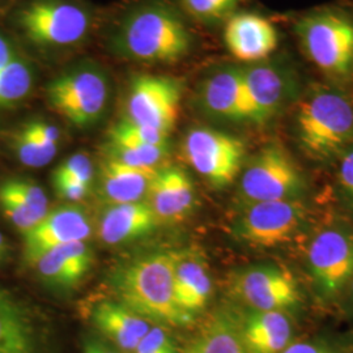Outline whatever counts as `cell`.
I'll list each match as a JSON object with an SVG mask.
<instances>
[{
  "label": "cell",
  "mask_w": 353,
  "mask_h": 353,
  "mask_svg": "<svg viewBox=\"0 0 353 353\" xmlns=\"http://www.w3.org/2000/svg\"><path fill=\"white\" fill-rule=\"evenodd\" d=\"M309 61L335 81L353 77V17L335 8L303 16L294 26Z\"/></svg>",
  "instance_id": "277c9868"
},
{
  "label": "cell",
  "mask_w": 353,
  "mask_h": 353,
  "mask_svg": "<svg viewBox=\"0 0 353 353\" xmlns=\"http://www.w3.org/2000/svg\"><path fill=\"white\" fill-rule=\"evenodd\" d=\"M338 178L345 195L353 202V145L341 156Z\"/></svg>",
  "instance_id": "e575fe53"
},
{
  "label": "cell",
  "mask_w": 353,
  "mask_h": 353,
  "mask_svg": "<svg viewBox=\"0 0 353 353\" xmlns=\"http://www.w3.org/2000/svg\"><path fill=\"white\" fill-rule=\"evenodd\" d=\"M83 353H122L117 347H110L109 343L97 339L88 338L83 344Z\"/></svg>",
  "instance_id": "74e56055"
},
{
  "label": "cell",
  "mask_w": 353,
  "mask_h": 353,
  "mask_svg": "<svg viewBox=\"0 0 353 353\" xmlns=\"http://www.w3.org/2000/svg\"><path fill=\"white\" fill-rule=\"evenodd\" d=\"M234 294L252 310L287 312L300 303V290L294 278L278 265H252L234 275Z\"/></svg>",
  "instance_id": "8fae6325"
},
{
  "label": "cell",
  "mask_w": 353,
  "mask_h": 353,
  "mask_svg": "<svg viewBox=\"0 0 353 353\" xmlns=\"http://www.w3.org/2000/svg\"><path fill=\"white\" fill-rule=\"evenodd\" d=\"M159 168H140L106 159L102 165L101 189L110 204L141 202L147 198Z\"/></svg>",
  "instance_id": "cb8c5ba5"
},
{
  "label": "cell",
  "mask_w": 353,
  "mask_h": 353,
  "mask_svg": "<svg viewBox=\"0 0 353 353\" xmlns=\"http://www.w3.org/2000/svg\"><path fill=\"white\" fill-rule=\"evenodd\" d=\"M181 99V80L169 76H137L127 96L126 119L170 135L179 117Z\"/></svg>",
  "instance_id": "9c48e42d"
},
{
  "label": "cell",
  "mask_w": 353,
  "mask_h": 353,
  "mask_svg": "<svg viewBox=\"0 0 353 353\" xmlns=\"http://www.w3.org/2000/svg\"><path fill=\"white\" fill-rule=\"evenodd\" d=\"M312 278L318 290L332 297L353 276V237L339 229H326L316 234L307 252Z\"/></svg>",
  "instance_id": "7c38bea8"
},
{
  "label": "cell",
  "mask_w": 353,
  "mask_h": 353,
  "mask_svg": "<svg viewBox=\"0 0 353 353\" xmlns=\"http://www.w3.org/2000/svg\"><path fill=\"white\" fill-rule=\"evenodd\" d=\"M109 139H126L151 145H169V135L150 127L140 126L126 118L115 123L109 131Z\"/></svg>",
  "instance_id": "4dcf8cb0"
},
{
  "label": "cell",
  "mask_w": 353,
  "mask_h": 353,
  "mask_svg": "<svg viewBox=\"0 0 353 353\" xmlns=\"http://www.w3.org/2000/svg\"><path fill=\"white\" fill-rule=\"evenodd\" d=\"M188 164L211 183L221 189L229 186L240 174L245 160L242 140L208 127L191 128L182 144Z\"/></svg>",
  "instance_id": "52a82bcc"
},
{
  "label": "cell",
  "mask_w": 353,
  "mask_h": 353,
  "mask_svg": "<svg viewBox=\"0 0 353 353\" xmlns=\"http://www.w3.org/2000/svg\"><path fill=\"white\" fill-rule=\"evenodd\" d=\"M52 185L57 194L64 201H70V202H77L84 199L90 190L89 189L90 185L80 182L77 179L64 178V176H52Z\"/></svg>",
  "instance_id": "836d02e7"
},
{
  "label": "cell",
  "mask_w": 353,
  "mask_h": 353,
  "mask_svg": "<svg viewBox=\"0 0 353 353\" xmlns=\"http://www.w3.org/2000/svg\"><path fill=\"white\" fill-rule=\"evenodd\" d=\"M303 176L294 160L280 144H268L246 166L240 191L248 203L297 199Z\"/></svg>",
  "instance_id": "ba28073f"
},
{
  "label": "cell",
  "mask_w": 353,
  "mask_h": 353,
  "mask_svg": "<svg viewBox=\"0 0 353 353\" xmlns=\"http://www.w3.org/2000/svg\"><path fill=\"white\" fill-rule=\"evenodd\" d=\"M147 199L159 221L176 223L192 212L196 201L195 188L183 169L166 166L157 170Z\"/></svg>",
  "instance_id": "2e32d148"
},
{
  "label": "cell",
  "mask_w": 353,
  "mask_h": 353,
  "mask_svg": "<svg viewBox=\"0 0 353 353\" xmlns=\"http://www.w3.org/2000/svg\"><path fill=\"white\" fill-rule=\"evenodd\" d=\"M93 265V252L85 241L59 245L41 254L30 265L38 278L52 287L71 288L79 284Z\"/></svg>",
  "instance_id": "d6986e66"
},
{
  "label": "cell",
  "mask_w": 353,
  "mask_h": 353,
  "mask_svg": "<svg viewBox=\"0 0 353 353\" xmlns=\"http://www.w3.org/2000/svg\"><path fill=\"white\" fill-rule=\"evenodd\" d=\"M157 224L148 203L110 204L100 219L99 236L106 245H121L150 234Z\"/></svg>",
  "instance_id": "7402d4cb"
},
{
  "label": "cell",
  "mask_w": 353,
  "mask_h": 353,
  "mask_svg": "<svg viewBox=\"0 0 353 353\" xmlns=\"http://www.w3.org/2000/svg\"><path fill=\"white\" fill-rule=\"evenodd\" d=\"M182 353H250L241 336L240 326L229 316L211 319Z\"/></svg>",
  "instance_id": "4316f807"
},
{
  "label": "cell",
  "mask_w": 353,
  "mask_h": 353,
  "mask_svg": "<svg viewBox=\"0 0 353 353\" xmlns=\"http://www.w3.org/2000/svg\"><path fill=\"white\" fill-rule=\"evenodd\" d=\"M176 252H160L139 256L122 265L114 275L119 303L150 322L182 327L192 316L176 301L174 268Z\"/></svg>",
  "instance_id": "6da1fadb"
},
{
  "label": "cell",
  "mask_w": 353,
  "mask_h": 353,
  "mask_svg": "<svg viewBox=\"0 0 353 353\" xmlns=\"http://www.w3.org/2000/svg\"><path fill=\"white\" fill-rule=\"evenodd\" d=\"M33 84V65L11 38L0 33V109L24 101Z\"/></svg>",
  "instance_id": "484cf974"
},
{
  "label": "cell",
  "mask_w": 353,
  "mask_h": 353,
  "mask_svg": "<svg viewBox=\"0 0 353 353\" xmlns=\"http://www.w3.org/2000/svg\"><path fill=\"white\" fill-rule=\"evenodd\" d=\"M90 319L103 338L113 343L122 352L134 353L140 341L151 330L150 321L137 314L130 307L117 301L97 303Z\"/></svg>",
  "instance_id": "44dd1931"
},
{
  "label": "cell",
  "mask_w": 353,
  "mask_h": 353,
  "mask_svg": "<svg viewBox=\"0 0 353 353\" xmlns=\"http://www.w3.org/2000/svg\"><path fill=\"white\" fill-rule=\"evenodd\" d=\"M192 43L188 26L164 4L151 3L127 14L114 36V49L139 63H176Z\"/></svg>",
  "instance_id": "3957f363"
},
{
  "label": "cell",
  "mask_w": 353,
  "mask_h": 353,
  "mask_svg": "<svg viewBox=\"0 0 353 353\" xmlns=\"http://www.w3.org/2000/svg\"><path fill=\"white\" fill-rule=\"evenodd\" d=\"M281 353H334L328 347L314 341L290 343Z\"/></svg>",
  "instance_id": "d590c367"
},
{
  "label": "cell",
  "mask_w": 353,
  "mask_h": 353,
  "mask_svg": "<svg viewBox=\"0 0 353 353\" xmlns=\"http://www.w3.org/2000/svg\"><path fill=\"white\" fill-rule=\"evenodd\" d=\"M10 252H11L10 243H8L7 239L4 237V234L0 232V265H3L8 259Z\"/></svg>",
  "instance_id": "f35d334b"
},
{
  "label": "cell",
  "mask_w": 353,
  "mask_h": 353,
  "mask_svg": "<svg viewBox=\"0 0 353 353\" xmlns=\"http://www.w3.org/2000/svg\"><path fill=\"white\" fill-rule=\"evenodd\" d=\"M246 94L252 108V123L262 125L280 112L287 99V83L275 65L252 63L241 67Z\"/></svg>",
  "instance_id": "ffe728a7"
},
{
  "label": "cell",
  "mask_w": 353,
  "mask_h": 353,
  "mask_svg": "<svg viewBox=\"0 0 353 353\" xmlns=\"http://www.w3.org/2000/svg\"><path fill=\"white\" fill-rule=\"evenodd\" d=\"M0 212L24 236L49 214V201L34 181L11 176L0 182Z\"/></svg>",
  "instance_id": "e0dca14e"
},
{
  "label": "cell",
  "mask_w": 353,
  "mask_h": 353,
  "mask_svg": "<svg viewBox=\"0 0 353 353\" xmlns=\"http://www.w3.org/2000/svg\"><path fill=\"white\" fill-rule=\"evenodd\" d=\"M169 145H151L126 139H109L108 157L123 164L140 168H157L166 154Z\"/></svg>",
  "instance_id": "f1b7e54d"
},
{
  "label": "cell",
  "mask_w": 353,
  "mask_h": 353,
  "mask_svg": "<svg viewBox=\"0 0 353 353\" xmlns=\"http://www.w3.org/2000/svg\"><path fill=\"white\" fill-rule=\"evenodd\" d=\"M352 294H353V280H352Z\"/></svg>",
  "instance_id": "ab89813d"
},
{
  "label": "cell",
  "mask_w": 353,
  "mask_h": 353,
  "mask_svg": "<svg viewBox=\"0 0 353 353\" xmlns=\"http://www.w3.org/2000/svg\"><path fill=\"white\" fill-rule=\"evenodd\" d=\"M306 208L299 199L248 203L236 223L241 240L258 248H275L301 229Z\"/></svg>",
  "instance_id": "30bf717a"
},
{
  "label": "cell",
  "mask_w": 353,
  "mask_h": 353,
  "mask_svg": "<svg viewBox=\"0 0 353 353\" xmlns=\"http://www.w3.org/2000/svg\"><path fill=\"white\" fill-rule=\"evenodd\" d=\"M11 147L17 160L28 168H42L49 164L58 151V145L43 139L30 122L13 134Z\"/></svg>",
  "instance_id": "83f0119b"
},
{
  "label": "cell",
  "mask_w": 353,
  "mask_h": 353,
  "mask_svg": "<svg viewBox=\"0 0 353 353\" xmlns=\"http://www.w3.org/2000/svg\"><path fill=\"white\" fill-rule=\"evenodd\" d=\"M294 132L303 153L316 161L339 157L353 145V101L343 90L316 85L299 103Z\"/></svg>",
  "instance_id": "7a4b0ae2"
},
{
  "label": "cell",
  "mask_w": 353,
  "mask_h": 353,
  "mask_svg": "<svg viewBox=\"0 0 353 353\" xmlns=\"http://www.w3.org/2000/svg\"><path fill=\"white\" fill-rule=\"evenodd\" d=\"M92 234L88 216L76 205L49 211L36 227L23 236V259L29 265L41 254L59 245L87 241Z\"/></svg>",
  "instance_id": "4fadbf2b"
},
{
  "label": "cell",
  "mask_w": 353,
  "mask_h": 353,
  "mask_svg": "<svg viewBox=\"0 0 353 353\" xmlns=\"http://www.w3.org/2000/svg\"><path fill=\"white\" fill-rule=\"evenodd\" d=\"M174 294L178 306L190 316L201 312L212 294V281L207 265L192 252H176Z\"/></svg>",
  "instance_id": "d4e9b609"
},
{
  "label": "cell",
  "mask_w": 353,
  "mask_h": 353,
  "mask_svg": "<svg viewBox=\"0 0 353 353\" xmlns=\"http://www.w3.org/2000/svg\"><path fill=\"white\" fill-rule=\"evenodd\" d=\"M46 97L51 108L76 127L96 123L106 109L109 81L100 68L80 65L52 79Z\"/></svg>",
  "instance_id": "8992f818"
},
{
  "label": "cell",
  "mask_w": 353,
  "mask_h": 353,
  "mask_svg": "<svg viewBox=\"0 0 353 353\" xmlns=\"http://www.w3.org/2000/svg\"><path fill=\"white\" fill-rule=\"evenodd\" d=\"M55 176H64V178H72L80 182H84L90 185L93 179V164L85 153H75L71 157H68L65 161L59 165L54 174Z\"/></svg>",
  "instance_id": "1f68e13d"
},
{
  "label": "cell",
  "mask_w": 353,
  "mask_h": 353,
  "mask_svg": "<svg viewBox=\"0 0 353 353\" xmlns=\"http://www.w3.org/2000/svg\"><path fill=\"white\" fill-rule=\"evenodd\" d=\"M224 42L236 59L245 63H258L278 48V30L261 14L234 13L228 19Z\"/></svg>",
  "instance_id": "9a60e30c"
},
{
  "label": "cell",
  "mask_w": 353,
  "mask_h": 353,
  "mask_svg": "<svg viewBox=\"0 0 353 353\" xmlns=\"http://www.w3.org/2000/svg\"><path fill=\"white\" fill-rule=\"evenodd\" d=\"M41 350L37 307L0 285V353H41Z\"/></svg>",
  "instance_id": "5bb4252c"
},
{
  "label": "cell",
  "mask_w": 353,
  "mask_h": 353,
  "mask_svg": "<svg viewBox=\"0 0 353 353\" xmlns=\"http://www.w3.org/2000/svg\"><path fill=\"white\" fill-rule=\"evenodd\" d=\"M32 126L34 127V130L37 131L38 134L43 138V139L50 141L52 144H59L61 140V132L58 130V127L48 123L45 121H32L30 122Z\"/></svg>",
  "instance_id": "8d00e7d4"
},
{
  "label": "cell",
  "mask_w": 353,
  "mask_h": 353,
  "mask_svg": "<svg viewBox=\"0 0 353 353\" xmlns=\"http://www.w3.org/2000/svg\"><path fill=\"white\" fill-rule=\"evenodd\" d=\"M241 336L250 353H281L293 338L285 312L252 310L240 325Z\"/></svg>",
  "instance_id": "603a6c76"
},
{
  "label": "cell",
  "mask_w": 353,
  "mask_h": 353,
  "mask_svg": "<svg viewBox=\"0 0 353 353\" xmlns=\"http://www.w3.org/2000/svg\"><path fill=\"white\" fill-rule=\"evenodd\" d=\"M201 100L208 113L229 121L252 122L241 67L220 70L203 81Z\"/></svg>",
  "instance_id": "ac0fdd59"
},
{
  "label": "cell",
  "mask_w": 353,
  "mask_h": 353,
  "mask_svg": "<svg viewBox=\"0 0 353 353\" xmlns=\"http://www.w3.org/2000/svg\"><path fill=\"white\" fill-rule=\"evenodd\" d=\"M16 21L34 45L70 48L88 36L92 14L70 0H32L20 8Z\"/></svg>",
  "instance_id": "5b68a950"
},
{
  "label": "cell",
  "mask_w": 353,
  "mask_h": 353,
  "mask_svg": "<svg viewBox=\"0 0 353 353\" xmlns=\"http://www.w3.org/2000/svg\"><path fill=\"white\" fill-rule=\"evenodd\" d=\"M134 353H178L176 344L163 327L152 326L147 335L140 341Z\"/></svg>",
  "instance_id": "d6a6232c"
},
{
  "label": "cell",
  "mask_w": 353,
  "mask_h": 353,
  "mask_svg": "<svg viewBox=\"0 0 353 353\" xmlns=\"http://www.w3.org/2000/svg\"><path fill=\"white\" fill-rule=\"evenodd\" d=\"M245 0H182L190 16L205 24L223 21L234 14Z\"/></svg>",
  "instance_id": "f546056e"
}]
</instances>
